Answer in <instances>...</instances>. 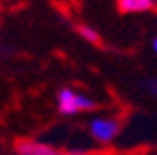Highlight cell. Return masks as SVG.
Segmentation results:
<instances>
[{"instance_id": "cell-1", "label": "cell", "mask_w": 157, "mask_h": 155, "mask_svg": "<svg viewBox=\"0 0 157 155\" xmlns=\"http://www.w3.org/2000/svg\"><path fill=\"white\" fill-rule=\"evenodd\" d=\"M55 107L61 116H66V118H74V116H81V114H92L98 107V101L92 99L90 94L78 92V90L68 85V87L57 90Z\"/></svg>"}, {"instance_id": "cell-2", "label": "cell", "mask_w": 157, "mask_h": 155, "mask_svg": "<svg viewBox=\"0 0 157 155\" xmlns=\"http://www.w3.org/2000/svg\"><path fill=\"white\" fill-rule=\"evenodd\" d=\"M87 135L98 144H111L122 131V120L113 114H92L85 122Z\"/></svg>"}, {"instance_id": "cell-3", "label": "cell", "mask_w": 157, "mask_h": 155, "mask_svg": "<svg viewBox=\"0 0 157 155\" xmlns=\"http://www.w3.org/2000/svg\"><path fill=\"white\" fill-rule=\"evenodd\" d=\"M15 155H63V151H59L57 146L42 142V140H33V138H20L13 144Z\"/></svg>"}, {"instance_id": "cell-4", "label": "cell", "mask_w": 157, "mask_h": 155, "mask_svg": "<svg viewBox=\"0 0 157 155\" xmlns=\"http://www.w3.org/2000/svg\"><path fill=\"white\" fill-rule=\"evenodd\" d=\"M118 9L124 15L148 13V11L155 9V0H118Z\"/></svg>"}, {"instance_id": "cell-5", "label": "cell", "mask_w": 157, "mask_h": 155, "mask_svg": "<svg viewBox=\"0 0 157 155\" xmlns=\"http://www.w3.org/2000/svg\"><path fill=\"white\" fill-rule=\"evenodd\" d=\"M74 31H76V35L81 37V40L90 42L92 46H101V44H103L101 33H98L94 26H90V24H74Z\"/></svg>"}, {"instance_id": "cell-6", "label": "cell", "mask_w": 157, "mask_h": 155, "mask_svg": "<svg viewBox=\"0 0 157 155\" xmlns=\"http://www.w3.org/2000/svg\"><path fill=\"white\" fill-rule=\"evenodd\" d=\"M140 90L144 94H148L151 99H157V76H148V79L140 81Z\"/></svg>"}, {"instance_id": "cell-7", "label": "cell", "mask_w": 157, "mask_h": 155, "mask_svg": "<svg viewBox=\"0 0 157 155\" xmlns=\"http://www.w3.org/2000/svg\"><path fill=\"white\" fill-rule=\"evenodd\" d=\"M63 155H87V151H83V149H70V151H66Z\"/></svg>"}, {"instance_id": "cell-8", "label": "cell", "mask_w": 157, "mask_h": 155, "mask_svg": "<svg viewBox=\"0 0 157 155\" xmlns=\"http://www.w3.org/2000/svg\"><path fill=\"white\" fill-rule=\"evenodd\" d=\"M151 48H153V52L157 55V35L153 37V42H151Z\"/></svg>"}]
</instances>
